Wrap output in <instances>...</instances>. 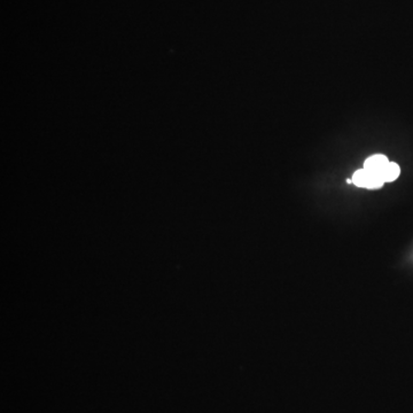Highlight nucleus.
Segmentation results:
<instances>
[{
	"instance_id": "2",
	"label": "nucleus",
	"mask_w": 413,
	"mask_h": 413,
	"mask_svg": "<svg viewBox=\"0 0 413 413\" xmlns=\"http://www.w3.org/2000/svg\"><path fill=\"white\" fill-rule=\"evenodd\" d=\"M388 163H389L388 158L386 157L385 155L377 154V155H373V156L368 157L367 160L365 161L364 169H366V170L371 172H374V174L382 176V172H384L385 168L387 167Z\"/></svg>"
},
{
	"instance_id": "3",
	"label": "nucleus",
	"mask_w": 413,
	"mask_h": 413,
	"mask_svg": "<svg viewBox=\"0 0 413 413\" xmlns=\"http://www.w3.org/2000/svg\"><path fill=\"white\" fill-rule=\"evenodd\" d=\"M399 174H401V168L397 163L395 162H389L387 167L385 168L384 172H382V178H384L385 182H390L394 181L398 178Z\"/></svg>"
},
{
	"instance_id": "1",
	"label": "nucleus",
	"mask_w": 413,
	"mask_h": 413,
	"mask_svg": "<svg viewBox=\"0 0 413 413\" xmlns=\"http://www.w3.org/2000/svg\"><path fill=\"white\" fill-rule=\"evenodd\" d=\"M353 182L358 187L380 188L385 184V181L381 175L374 174V172H371L363 168L355 172L353 176Z\"/></svg>"
}]
</instances>
